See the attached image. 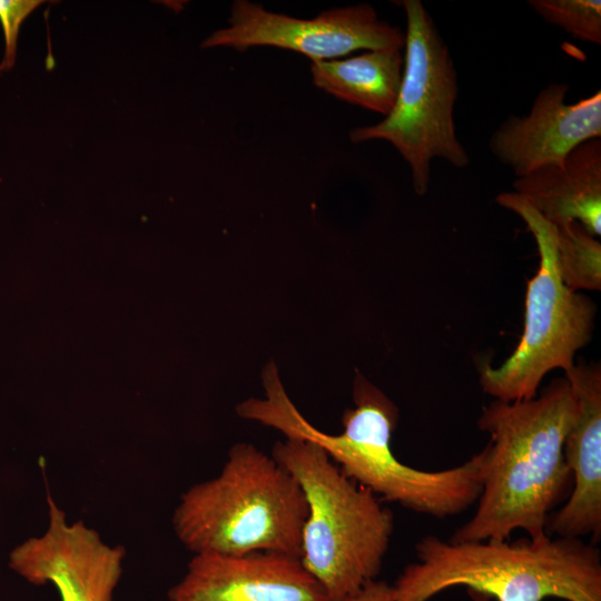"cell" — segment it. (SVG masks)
Listing matches in <instances>:
<instances>
[{"instance_id":"4fadbf2b","label":"cell","mask_w":601,"mask_h":601,"mask_svg":"<svg viewBox=\"0 0 601 601\" xmlns=\"http://www.w3.org/2000/svg\"><path fill=\"white\" fill-rule=\"evenodd\" d=\"M553 225L578 221L601 235V139L575 147L562 162L536 168L512 184Z\"/></svg>"},{"instance_id":"9c48e42d","label":"cell","mask_w":601,"mask_h":601,"mask_svg":"<svg viewBox=\"0 0 601 601\" xmlns=\"http://www.w3.org/2000/svg\"><path fill=\"white\" fill-rule=\"evenodd\" d=\"M47 504L46 531L14 548L9 566L35 585H55L61 601H112L125 549L106 543L82 521H68L50 493Z\"/></svg>"},{"instance_id":"6da1fadb","label":"cell","mask_w":601,"mask_h":601,"mask_svg":"<svg viewBox=\"0 0 601 601\" xmlns=\"http://www.w3.org/2000/svg\"><path fill=\"white\" fill-rule=\"evenodd\" d=\"M575 415L565 377L531 400L485 406L477 423L490 436L482 490L473 516L449 541H504L515 530L530 539L546 535L552 510L572 486L563 444Z\"/></svg>"},{"instance_id":"8992f818","label":"cell","mask_w":601,"mask_h":601,"mask_svg":"<svg viewBox=\"0 0 601 601\" xmlns=\"http://www.w3.org/2000/svg\"><path fill=\"white\" fill-rule=\"evenodd\" d=\"M496 203L518 214L539 252V269L529 279L524 327L512 354L499 366L480 368L482 390L502 402L531 400L544 376L564 372L592 336L597 307L590 297L569 288L556 264L555 227L516 193H501Z\"/></svg>"},{"instance_id":"3957f363","label":"cell","mask_w":601,"mask_h":601,"mask_svg":"<svg viewBox=\"0 0 601 601\" xmlns=\"http://www.w3.org/2000/svg\"><path fill=\"white\" fill-rule=\"evenodd\" d=\"M415 553L392 584L394 601H427L459 585L496 601H601V554L582 539L454 543L426 535Z\"/></svg>"},{"instance_id":"8fae6325","label":"cell","mask_w":601,"mask_h":601,"mask_svg":"<svg viewBox=\"0 0 601 601\" xmlns=\"http://www.w3.org/2000/svg\"><path fill=\"white\" fill-rule=\"evenodd\" d=\"M569 89L563 82L548 85L528 115L510 116L492 134L490 150L516 177L562 162L579 145L601 137V91L570 105Z\"/></svg>"},{"instance_id":"7c38bea8","label":"cell","mask_w":601,"mask_h":601,"mask_svg":"<svg viewBox=\"0 0 601 601\" xmlns=\"http://www.w3.org/2000/svg\"><path fill=\"white\" fill-rule=\"evenodd\" d=\"M577 400V415L563 444L572 489L563 506L551 514L546 534L561 538L601 536V368L573 364L565 371Z\"/></svg>"},{"instance_id":"7a4b0ae2","label":"cell","mask_w":601,"mask_h":601,"mask_svg":"<svg viewBox=\"0 0 601 601\" xmlns=\"http://www.w3.org/2000/svg\"><path fill=\"white\" fill-rule=\"evenodd\" d=\"M354 407L342 416L339 434L325 433L296 408L283 383L265 384L264 396L246 406L249 421L273 427L284 436H297L318 444L342 472L382 501L401 504L437 519L455 516L476 503L487 462V449L466 462L446 470L424 471L401 462L392 450L397 424L395 404L361 373L353 384Z\"/></svg>"},{"instance_id":"2e32d148","label":"cell","mask_w":601,"mask_h":601,"mask_svg":"<svg viewBox=\"0 0 601 601\" xmlns=\"http://www.w3.org/2000/svg\"><path fill=\"white\" fill-rule=\"evenodd\" d=\"M528 3L545 21L574 38L601 43L600 0H530Z\"/></svg>"},{"instance_id":"5bb4252c","label":"cell","mask_w":601,"mask_h":601,"mask_svg":"<svg viewBox=\"0 0 601 601\" xmlns=\"http://www.w3.org/2000/svg\"><path fill=\"white\" fill-rule=\"evenodd\" d=\"M404 69L400 49L370 50L347 59L312 61L316 87L386 116L396 100Z\"/></svg>"},{"instance_id":"30bf717a","label":"cell","mask_w":601,"mask_h":601,"mask_svg":"<svg viewBox=\"0 0 601 601\" xmlns=\"http://www.w3.org/2000/svg\"><path fill=\"white\" fill-rule=\"evenodd\" d=\"M170 601H329L299 558L277 552L193 554Z\"/></svg>"},{"instance_id":"e0dca14e","label":"cell","mask_w":601,"mask_h":601,"mask_svg":"<svg viewBox=\"0 0 601 601\" xmlns=\"http://www.w3.org/2000/svg\"><path fill=\"white\" fill-rule=\"evenodd\" d=\"M41 3H43L41 0H0V23L4 37L0 71H9L13 68L20 27Z\"/></svg>"},{"instance_id":"9a60e30c","label":"cell","mask_w":601,"mask_h":601,"mask_svg":"<svg viewBox=\"0 0 601 601\" xmlns=\"http://www.w3.org/2000/svg\"><path fill=\"white\" fill-rule=\"evenodd\" d=\"M555 227L556 264L563 283L573 290L601 289V244L578 221Z\"/></svg>"},{"instance_id":"ba28073f","label":"cell","mask_w":601,"mask_h":601,"mask_svg":"<svg viewBox=\"0 0 601 601\" xmlns=\"http://www.w3.org/2000/svg\"><path fill=\"white\" fill-rule=\"evenodd\" d=\"M272 46L294 50L312 61L333 60L358 49H404L405 33L378 19L368 3L324 11L298 19L266 10L247 0L230 8L229 27L215 31L203 48L229 47L244 51Z\"/></svg>"},{"instance_id":"ac0fdd59","label":"cell","mask_w":601,"mask_h":601,"mask_svg":"<svg viewBox=\"0 0 601 601\" xmlns=\"http://www.w3.org/2000/svg\"><path fill=\"white\" fill-rule=\"evenodd\" d=\"M346 601H394L392 584L374 580Z\"/></svg>"},{"instance_id":"277c9868","label":"cell","mask_w":601,"mask_h":601,"mask_svg":"<svg viewBox=\"0 0 601 601\" xmlns=\"http://www.w3.org/2000/svg\"><path fill=\"white\" fill-rule=\"evenodd\" d=\"M307 516L304 492L272 454L236 443L219 473L188 487L173 513L193 554L277 552L299 558Z\"/></svg>"},{"instance_id":"52a82bcc","label":"cell","mask_w":601,"mask_h":601,"mask_svg":"<svg viewBox=\"0 0 601 601\" xmlns=\"http://www.w3.org/2000/svg\"><path fill=\"white\" fill-rule=\"evenodd\" d=\"M406 16L404 69L391 111L378 124L354 128L353 142L386 140L408 164L417 195H425L431 161L456 168L470 159L454 122L457 76L450 50L420 0H402Z\"/></svg>"},{"instance_id":"5b68a950","label":"cell","mask_w":601,"mask_h":601,"mask_svg":"<svg viewBox=\"0 0 601 601\" xmlns=\"http://www.w3.org/2000/svg\"><path fill=\"white\" fill-rule=\"evenodd\" d=\"M270 454L305 495L300 562L329 601L348 600L377 580L394 531L392 511L311 440L285 436Z\"/></svg>"}]
</instances>
